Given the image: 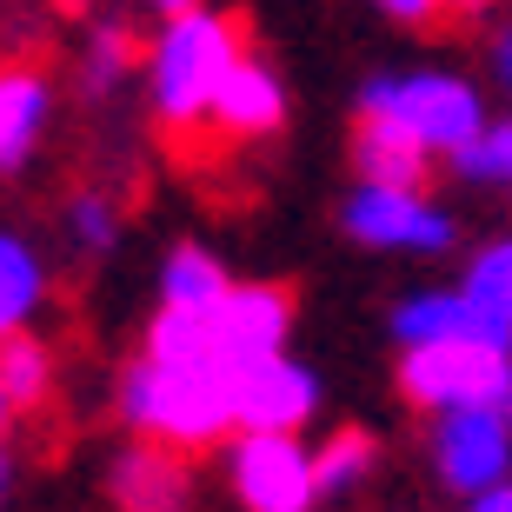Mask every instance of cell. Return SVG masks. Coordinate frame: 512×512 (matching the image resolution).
Masks as SVG:
<instances>
[{"label": "cell", "instance_id": "6da1fadb", "mask_svg": "<svg viewBox=\"0 0 512 512\" xmlns=\"http://www.w3.org/2000/svg\"><path fill=\"white\" fill-rule=\"evenodd\" d=\"M240 60H247V34H240L233 14H220V7L167 14L147 40V60H140V87H147L153 120L167 133L207 127L213 100H220V87Z\"/></svg>", "mask_w": 512, "mask_h": 512}, {"label": "cell", "instance_id": "7a4b0ae2", "mask_svg": "<svg viewBox=\"0 0 512 512\" xmlns=\"http://www.w3.org/2000/svg\"><path fill=\"white\" fill-rule=\"evenodd\" d=\"M114 406L133 439H153V446H173V453H200V446L233 439V373L227 366H160L140 353L120 373Z\"/></svg>", "mask_w": 512, "mask_h": 512}, {"label": "cell", "instance_id": "3957f363", "mask_svg": "<svg viewBox=\"0 0 512 512\" xmlns=\"http://www.w3.org/2000/svg\"><path fill=\"white\" fill-rule=\"evenodd\" d=\"M353 107H360V120H386V127L413 133L433 160H453L459 147H473L493 127L479 80L453 74V67H380L360 80Z\"/></svg>", "mask_w": 512, "mask_h": 512}, {"label": "cell", "instance_id": "277c9868", "mask_svg": "<svg viewBox=\"0 0 512 512\" xmlns=\"http://www.w3.org/2000/svg\"><path fill=\"white\" fill-rule=\"evenodd\" d=\"M340 233L366 253H413V260H446L459 247V220L426 187H373V180H353V193L340 200Z\"/></svg>", "mask_w": 512, "mask_h": 512}, {"label": "cell", "instance_id": "5b68a950", "mask_svg": "<svg viewBox=\"0 0 512 512\" xmlns=\"http://www.w3.org/2000/svg\"><path fill=\"white\" fill-rule=\"evenodd\" d=\"M512 373V353L493 346H406L393 366V386L413 413H466V406H493Z\"/></svg>", "mask_w": 512, "mask_h": 512}, {"label": "cell", "instance_id": "8992f818", "mask_svg": "<svg viewBox=\"0 0 512 512\" xmlns=\"http://www.w3.org/2000/svg\"><path fill=\"white\" fill-rule=\"evenodd\" d=\"M227 486L247 512H313L320 466L300 433H233L227 439Z\"/></svg>", "mask_w": 512, "mask_h": 512}, {"label": "cell", "instance_id": "52a82bcc", "mask_svg": "<svg viewBox=\"0 0 512 512\" xmlns=\"http://www.w3.org/2000/svg\"><path fill=\"white\" fill-rule=\"evenodd\" d=\"M426 459L446 493L479 499L512 486V426L493 406H466V413H433L426 426Z\"/></svg>", "mask_w": 512, "mask_h": 512}, {"label": "cell", "instance_id": "ba28073f", "mask_svg": "<svg viewBox=\"0 0 512 512\" xmlns=\"http://www.w3.org/2000/svg\"><path fill=\"white\" fill-rule=\"evenodd\" d=\"M386 333L393 346H493V353H512V326L499 313L466 293V286H413L399 293L393 313H386Z\"/></svg>", "mask_w": 512, "mask_h": 512}, {"label": "cell", "instance_id": "9c48e42d", "mask_svg": "<svg viewBox=\"0 0 512 512\" xmlns=\"http://www.w3.org/2000/svg\"><path fill=\"white\" fill-rule=\"evenodd\" d=\"M293 340V293L273 280H233V293L213 306V353L227 373H247L260 360H280Z\"/></svg>", "mask_w": 512, "mask_h": 512}, {"label": "cell", "instance_id": "30bf717a", "mask_svg": "<svg viewBox=\"0 0 512 512\" xmlns=\"http://www.w3.org/2000/svg\"><path fill=\"white\" fill-rule=\"evenodd\" d=\"M313 413H320V380L293 353L233 373V433H306Z\"/></svg>", "mask_w": 512, "mask_h": 512}, {"label": "cell", "instance_id": "8fae6325", "mask_svg": "<svg viewBox=\"0 0 512 512\" xmlns=\"http://www.w3.org/2000/svg\"><path fill=\"white\" fill-rule=\"evenodd\" d=\"M107 493L120 512H187L193 499V473L173 446H153V439H133L127 453L114 459L107 473Z\"/></svg>", "mask_w": 512, "mask_h": 512}, {"label": "cell", "instance_id": "7c38bea8", "mask_svg": "<svg viewBox=\"0 0 512 512\" xmlns=\"http://www.w3.org/2000/svg\"><path fill=\"white\" fill-rule=\"evenodd\" d=\"M47 120H54V80L27 60L0 67V173H20L34 160V147L47 140Z\"/></svg>", "mask_w": 512, "mask_h": 512}, {"label": "cell", "instance_id": "4fadbf2b", "mask_svg": "<svg viewBox=\"0 0 512 512\" xmlns=\"http://www.w3.org/2000/svg\"><path fill=\"white\" fill-rule=\"evenodd\" d=\"M213 133H227V140H266V133L286 127V80L266 67V60H240L213 100Z\"/></svg>", "mask_w": 512, "mask_h": 512}, {"label": "cell", "instance_id": "5bb4252c", "mask_svg": "<svg viewBox=\"0 0 512 512\" xmlns=\"http://www.w3.org/2000/svg\"><path fill=\"white\" fill-rule=\"evenodd\" d=\"M346 153H353V173L373 180V187H426L433 180V153L419 147L413 133L386 127V120H360Z\"/></svg>", "mask_w": 512, "mask_h": 512}, {"label": "cell", "instance_id": "9a60e30c", "mask_svg": "<svg viewBox=\"0 0 512 512\" xmlns=\"http://www.w3.org/2000/svg\"><path fill=\"white\" fill-rule=\"evenodd\" d=\"M153 286H160V306H173V313H213V306L233 293V273L213 247L180 240V247L160 260V280Z\"/></svg>", "mask_w": 512, "mask_h": 512}, {"label": "cell", "instance_id": "2e32d148", "mask_svg": "<svg viewBox=\"0 0 512 512\" xmlns=\"http://www.w3.org/2000/svg\"><path fill=\"white\" fill-rule=\"evenodd\" d=\"M40 300H47V260H40V247L27 233L0 227V340L27 333Z\"/></svg>", "mask_w": 512, "mask_h": 512}, {"label": "cell", "instance_id": "e0dca14e", "mask_svg": "<svg viewBox=\"0 0 512 512\" xmlns=\"http://www.w3.org/2000/svg\"><path fill=\"white\" fill-rule=\"evenodd\" d=\"M140 60H147V47H133L127 20L107 14V20H94V34H87V47H80L74 80H80V94H87V100H114L120 80H127Z\"/></svg>", "mask_w": 512, "mask_h": 512}, {"label": "cell", "instance_id": "ac0fdd59", "mask_svg": "<svg viewBox=\"0 0 512 512\" xmlns=\"http://www.w3.org/2000/svg\"><path fill=\"white\" fill-rule=\"evenodd\" d=\"M54 373H60V366H54V346L40 340L34 326L0 340V386H7V399H14V413L47 406V399H54Z\"/></svg>", "mask_w": 512, "mask_h": 512}, {"label": "cell", "instance_id": "d6986e66", "mask_svg": "<svg viewBox=\"0 0 512 512\" xmlns=\"http://www.w3.org/2000/svg\"><path fill=\"white\" fill-rule=\"evenodd\" d=\"M140 353L160 366H220V353H213V313H173V306H160L147 320Z\"/></svg>", "mask_w": 512, "mask_h": 512}, {"label": "cell", "instance_id": "ffe728a7", "mask_svg": "<svg viewBox=\"0 0 512 512\" xmlns=\"http://www.w3.org/2000/svg\"><path fill=\"white\" fill-rule=\"evenodd\" d=\"M60 233H67V247L80 260H107L120 247V200L107 187H80L67 193V207H60Z\"/></svg>", "mask_w": 512, "mask_h": 512}, {"label": "cell", "instance_id": "44dd1931", "mask_svg": "<svg viewBox=\"0 0 512 512\" xmlns=\"http://www.w3.org/2000/svg\"><path fill=\"white\" fill-rule=\"evenodd\" d=\"M313 466H320V493L340 499V493H360L366 479H373L380 446H373V433H360V426H340V433H326L320 446H313Z\"/></svg>", "mask_w": 512, "mask_h": 512}, {"label": "cell", "instance_id": "7402d4cb", "mask_svg": "<svg viewBox=\"0 0 512 512\" xmlns=\"http://www.w3.org/2000/svg\"><path fill=\"white\" fill-rule=\"evenodd\" d=\"M446 167H453L466 187H479V193H506V200H512V120H493V127L479 133L473 147H459Z\"/></svg>", "mask_w": 512, "mask_h": 512}, {"label": "cell", "instance_id": "603a6c76", "mask_svg": "<svg viewBox=\"0 0 512 512\" xmlns=\"http://www.w3.org/2000/svg\"><path fill=\"white\" fill-rule=\"evenodd\" d=\"M466 293H473L486 313H499V320L512 326V233H493V240H479L473 260H466Z\"/></svg>", "mask_w": 512, "mask_h": 512}, {"label": "cell", "instance_id": "cb8c5ba5", "mask_svg": "<svg viewBox=\"0 0 512 512\" xmlns=\"http://www.w3.org/2000/svg\"><path fill=\"white\" fill-rule=\"evenodd\" d=\"M486 80L512 100V14H499L493 27H486Z\"/></svg>", "mask_w": 512, "mask_h": 512}, {"label": "cell", "instance_id": "d4e9b609", "mask_svg": "<svg viewBox=\"0 0 512 512\" xmlns=\"http://www.w3.org/2000/svg\"><path fill=\"white\" fill-rule=\"evenodd\" d=\"M380 20H393V27H433L439 14H446V0H366Z\"/></svg>", "mask_w": 512, "mask_h": 512}, {"label": "cell", "instance_id": "484cf974", "mask_svg": "<svg viewBox=\"0 0 512 512\" xmlns=\"http://www.w3.org/2000/svg\"><path fill=\"white\" fill-rule=\"evenodd\" d=\"M466 512H512V486H499V493H479V499H466Z\"/></svg>", "mask_w": 512, "mask_h": 512}, {"label": "cell", "instance_id": "4316f807", "mask_svg": "<svg viewBox=\"0 0 512 512\" xmlns=\"http://www.w3.org/2000/svg\"><path fill=\"white\" fill-rule=\"evenodd\" d=\"M493 7H506V0H446V14H493Z\"/></svg>", "mask_w": 512, "mask_h": 512}, {"label": "cell", "instance_id": "83f0119b", "mask_svg": "<svg viewBox=\"0 0 512 512\" xmlns=\"http://www.w3.org/2000/svg\"><path fill=\"white\" fill-rule=\"evenodd\" d=\"M140 7H153V14L167 20V14H187V7H207V0H140Z\"/></svg>", "mask_w": 512, "mask_h": 512}, {"label": "cell", "instance_id": "f1b7e54d", "mask_svg": "<svg viewBox=\"0 0 512 512\" xmlns=\"http://www.w3.org/2000/svg\"><path fill=\"white\" fill-rule=\"evenodd\" d=\"M493 413H499V419H506V426H512V373H506V386H499V399H493Z\"/></svg>", "mask_w": 512, "mask_h": 512}, {"label": "cell", "instance_id": "f546056e", "mask_svg": "<svg viewBox=\"0 0 512 512\" xmlns=\"http://www.w3.org/2000/svg\"><path fill=\"white\" fill-rule=\"evenodd\" d=\"M7 419H14V399H7V386H0V446H7Z\"/></svg>", "mask_w": 512, "mask_h": 512}]
</instances>
